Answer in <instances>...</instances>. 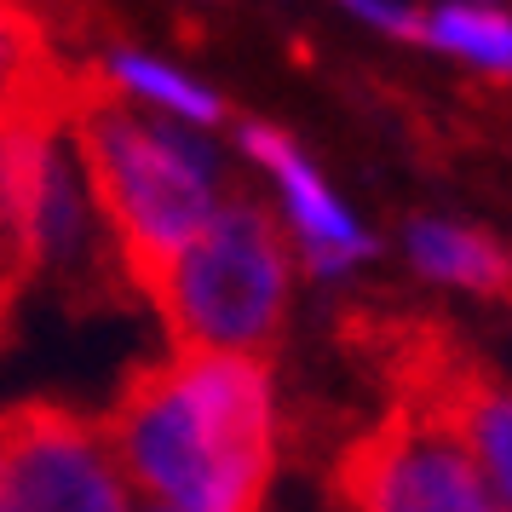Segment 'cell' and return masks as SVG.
<instances>
[{"mask_svg": "<svg viewBox=\"0 0 512 512\" xmlns=\"http://www.w3.org/2000/svg\"><path fill=\"white\" fill-rule=\"evenodd\" d=\"M144 512H167V507H156V501H150V507H144Z\"/></svg>", "mask_w": 512, "mask_h": 512, "instance_id": "4fadbf2b", "label": "cell"}, {"mask_svg": "<svg viewBox=\"0 0 512 512\" xmlns=\"http://www.w3.org/2000/svg\"><path fill=\"white\" fill-rule=\"evenodd\" d=\"M121 478L167 512H265L277 472L271 369L254 351L190 346L121 380L104 415Z\"/></svg>", "mask_w": 512, "mask_h": 512, "instance_id": "6da1fadb", "label": "cell"}, {"mask_svg": "<svg viewBox=\"0 0 512 512\" xmlns=\"http://www.w3.org/2000/svg\"><path fill=\"white\" fill-rule=\"evenodd\" d=\"M64 127L75 133L81 185L116 242L121 277L133 294L150 300L162 288L167 265L185 254V242L213 213L208 150L185 144L179 127L127 116L110 70L75 75V104Z\"/></svg>", "mask_w": 512, "mask_h": 512, "instance_id": "7a4b0ae2", "label": "cell"}, {"mask_svg": "<svg viewBox=\"0 0 512 512\" xmlns=\"http://www.w3.org/2000/svg\"><path fill=\"white\" fill-rule=\"evenodd\" d=\"M0 512H133L110 443L81 409H0Z\"/></svg>", "mask_w": 512, "mask_h": 512, "instance_id": "5b68a950", "label": "cell"}, {"mask_svg": "<svg viewBox=\"0 0 512 512\" xmlns=\"http://www.w3.org/2000/svg\"><path fill=\"white\" fill-rule=\"evenodd\" d=\"M29 277H35V271H29L6 242H0V334H6V323H12V305H18V294H24Z\"/></svg>", "mask_w": 512, "mask_h": 512, "instance_id": "7c38bea8", "label": "cell"}, {"mask_svg": "<svg viewBox=\"0 0 512 512\" xmlns=\"http://www.w3.org/2000/svg\"><path fill=\"white\" fill-rule=\"evenodd\" d=\"M75 104V75L52 58L47 24L24 0H0V127H64Z\"/></svg>", "mask_w": 512, "mask_h": 512, "instance_id": "52a82bcc", "label": "cell"}, {"mask_svg": "<svg viewBox=\"0 0 512 512\" xmlns=\"http://www.w3.org/2000/svg\"><path fill=\"white\" fill-rule=\"evenodd\" d=\"M110 81H116L121 93H144V98H156V104H167V110L185 116L190 127H213V121L225 116V104H219L208 87H196L190 75H173L167 64H156V58L121 52L116 64H110Z\"/></svg>", "mask_w": 512, "mask_h": 512, "instance_id": "30bf717a", "label": "cell"}, {"mask_svg": "<svg viewBox=\"0 0 512 512\" xmlns=\"http://www.w3.org/2000/svg\"><path fill=\"white\" fill-rule=\"evenodd\" d=\"M351 12L363 18V24L386 29L397 41H426V18H420L415 6H397V0H346Z\"/></svg>", "mask_w": 512, "mask_h": 512, "instance_id": "8fae6325", "label": "cell"}, {"mask_svg": "<svg viewBox=\"0 0 512 512\" xmlns=\"http://www.w3.org/2000/svg\"><path fill=\"white\" fill-rule=\"evenodd\" d=\"M242 150L277 173L282 202H288V219H294V231L305 242V265L311 271H346V265L374 254V242L357 231V219L328 196V185L305 167V156L282 133H271V127H242Z\"/></svg>", "mask_w": 512, "mask_h": 512, "instance_id": "8992f818", "label": "cell"}, {"mask_svg": "<svg viewBox=\"0 0 512 512\" xmlns=\"http://www.w3.org/2000/svg\"><path fill=\"white\" fill-rule=\"evenodd\" d=\"M426 41L443 52H461L466 64L495 75H512V18L484 6H443L426 18Z\"/></svg>", "mask_w": 512, "mask_h": 512, "instance_id": "9c48e42d", "label": "cell"}, {"mask_svg": "<svg viewBox=\"0 0 512 512\" xmlns=\"http://www.w3.org/2000/svg\"><path fill=\"white\" fill-rule=\"evenodd\" d=\"M328 484L346 512H507L455 432L403 403L334 455Z\"/></svg>", "mask_w": 512, "mask_h": 512, "instance_id": "277c9868", "label": "cell"}, {"mask_svg": "<svg viewBox=\"0 0 512 512\" xmlns=\"http://www.w3.org/2000/svg\"><path fill=\"white\" fill-rule=\"evenodd\" d=\"M409 254L426 277L438 282H461L472 294H507L512 282V259L501 242H489L484 231H461L443 219H415L409 225Z\"/></svg>", "mask_w": 512, "mask_h": 512, "instance_id": "ba28073f", "label": "cell"}, {"mask_svg": "<svg viewBox=\"0 0 512 512\" xmlns=\"http://www.w3.org/2000/svg\"><path fill=\"white\" fill-rule=\"evenodd\" d=\"M150 305L162 311L173 351L208 346L265 357L288 311V236L271 208L254 196L213 208L185 254L167 265Z\"/></svg>", "mask_w": 512, "mask_h": 512, "instance_id": "3957f363", "label": "cell"}]
</instances>
